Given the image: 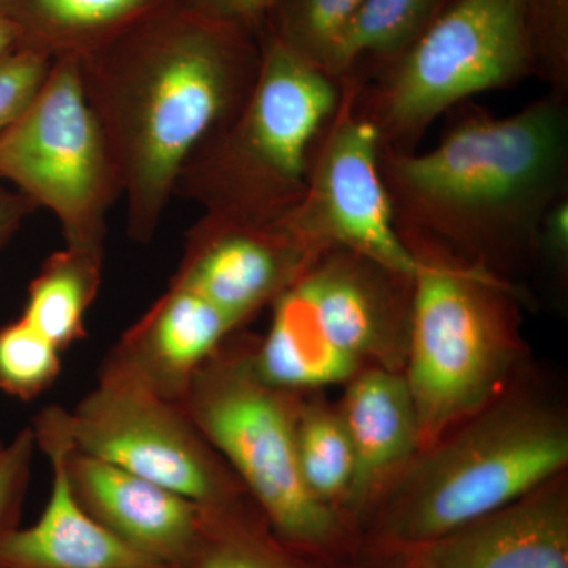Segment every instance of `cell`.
Instances as JSON below:
<instances>
[{
	"label": "cell",
	"instance_id": "obj_6",
	"mask_svg": "<svg viewBox=\"0 0 568 568\" xmlns=\"http://www.w3.org/2000/svg\"><path fill=\"white\" fill-rule=\"evenodd\" d=\"M244 328L227 336L197 369L183 409L276 536L347 568L361 538L310 493L298 469L295 425L304 395L261 377L253 362L256 336Z\"/></svg>",
	"mask_w": 568,
	"mask_h": 568
},
{
	"label": "cell",
	"instance_id": "obj_18",
	"mask_svg": "<svg viewBox=\"0 0 568 568\" xmlns=\"http://www.w3.org/2000/svg\"><path fill=\"white\" fill-rule=\"evenodd\" d=\"M178 0H0L18 47L52 59L88 54Z\"/></svg>",
	"mask_w": 568,
	"mask_h": 568
},
{
	"label": "cell",
	"instance_id": "obj_12",
	"mask_svg": "<svg viewBox=\"0 0 568 568\" xmlns=\"http://www.w3.org/2000/svg\"><path fill=\"white\" fill-rule=\"evenodd\" d=\"M324 253L287 222L254 223L204 213L186 234L170 283L203 295L245 327Z\"/></svg>",
	"mask_w": 568,
	"mask_h": 568
},
{
	"label": "cell",
	"instance_id": "obj_28",
	"mask_svg": "<svg viewBox=\"0 0 568 568\" xmlns=\"http://www.w3.org/2000/svg\"><path fill=\"white\" fill-rule=\"evenodd\" d=\"M537 260L545 261L559 284L568 275V196L556 201L541 219L537 234Z\"/></svg>",
	"mask_w": 568,
	"mask_h": 568
},
{
	"label": "cell",
	"instance_id": "obj_3",
	"mask_svg": "<svg viewBox=\"0 0 568 568\" xmlns=\"http://www.w3.org/2000/svg\"><path fill=\"white\" fill-rule=\"evenodd\" d=\"M566 473V407L525 373L418 452L377 504L361 540L402 544L439 537L503 510Z\"/></svg>",
	"mask_w": 568,
	"mask_h": 568
},
{
	"label": "cell",
	"instance_id": "obj_25",
	"mask_svg": "<svg viewBox=\"0 0 568 568\" xmlns=\"http://www.w3.org/2000/svg\"><path fill=\"white\" fill-rule=\"evenodd\" d=\"M537 78L568 99V0H521Z\"/></svg>",
	"mask_w": 568,
	"mask_h": 568
},
{
	"label": "cell",
	"instance_id": "obj_8",
	"mask_svg": "<svg viewBox=\"0 0 568 568\" xmlns=\"http://www.w3.org/2000/svg\"><path fill=\"white\" fill-rule=\"evenodd\" d=\"M530 77L537 69L521 0H455L396 58L345 82L381 148L410 152L440 115Z\"/></svg>",
	"mask_w": 568,
	"mask_h": 568
},
{
	"label": "cell",
	"instance_id": "obj_31",
	"mask_svg": "<svg viewBox=\"0 0 568 568\" xmlns=\"http://www.w3.org/2000/svg\"><path fill=\"white\" fill-rule=\"evenodd\" d=\"M18 47V36L13 26L0 14V55L6 54L11 48Z\"/></svg>",
	"mask_w": 568,
	"mask_h": 568
},
{
	"label": "cell",
	"instance_id": "obj_32",
	"mask_svg": "<svg viewBox=\"0 0 568 568\" xmlns=\"http://www.w3.org/2000/svg\"><path fill=\"white\" fill-rule=\"evenodd\" d=\"M3 446H6V443H3L2 439H0V450H2Z\"/></svg>",
	"mask_w": 568,
	"mask_h": 568
},
{
	"label": "cell",
	"instance_id": "obj_9",
	"mask_svg": "<svg viewBox=\"0 0 568 568\" xmlns=\"http://www.w3.org/2000/svg\"><path fill=\"white\" fill-rule=\"evenodd\" d=\"M0 179L58 219L65 246L104 256L122 186L77 58L55 59L31 106L0 132Z\"/></svg>",
	"mask_w": 568,
	"mask_h": 568
},
{
	"label": "cell",
	"instance_id": "obj_24",
	"mask_svg": "<svg viewBox=\"0 0 568 568\" xmlns=\"http://www.w3.org/2000/svg\"><path fill=\"white\" fill-rule=\"evenodd\" d=\"M62 351L24 317L0 325V392L32 402L54 386Z\"/></svg>",
	"mask_w": 568,
	"mask_h": 568
},
{
	"label": "cell",
	"instance_id": "obj_29",
	"mask_svg": "<svg viewBox=\"0 0 568 568\" xmlns=\"http://www.w3.org/2000/svg\"><path fill=\"white\" fill-rule=\"evenodd\" d=\"M185 2L220 20L234 22L261 39L276 0H185Z\"/></svg>",
	"mask_w": 568,
	"mask_h": 568
},
{
	"label": "cell",
	"instance_id": "obj_14",
	"mask_svg": "<svg viewBox=\"0 0 568 568\" xmlns=\"http://www.w3.org/2000/svg\"><path fill=\"white\" fill-rule=\"evenodd\" d=\"M32 429L37 448L50 462V497L33 525H20L2 538L0 568H170L115 537L71 493L69 410L47 407L33 418Z\"/></svg>",
	"mask_w": 568,
	"mask_h": 568
},
{
	"label": "cell",
	"instance_id": "obj_20",
	"mask_svg": "<svg viewBox=\"0 0 568 568\" xmlns=\"http://www.w3.org/2000/svg\"><path fill=\"white\" fill-rule=\"evenodd\" d=\"M104 256L65 246L52 253L28 286L21 316L67 351L85 338V315L103 280Z\"/></svg>",
	"mask_w": 568,
	"mask_h": 568
},
{
	"label": "cell",
	"instance_id": "obj_17",
	"mask_svg": "<svg viewBox=\"0 0 568 568\" xmlns=\"http://www.w3.org/2000/svg\"><path fill=\"white\" fill-rule=\"evenodd\" d=\"M67 478L81 507L126 545L170 568L193 547L200 504L73 447Z\"/></svg>",
	"mask_w": 568,
	"mask_h": 568
},
{
	"label": "cell",
	"instance_id": "obj_19",
	"mask_svg": "<svg viewBox=\"0 0 568 568\" xmlns=\"http://www.w3.org/2000/svg\"><path fill=\"white\" fill-rule=\"evenodd\" d=\"M200 507L193 547L179 568H342L276 536L248 495Z\"/></svg>",
	"mask_w": 568,
	"mask_h": 568
},
{
	"label": "cell",
	"instance_id": "obj_23",
	"mask_svg": "<svg viewBox=\"0 0 568 568\" xmlns=\"http://www.w3.org/2000/svg\"><path fill=\"white\" fill-rule=\"evenodd\" d=\"M365 0H276L261 37L327 71L339 40Z\"/></svg>",
	"mask_w": 568,
	"mask_h": 568
},
{
	"label": "cell",
	"instance_id": "obj_13",
	"mask_svg": "<svg viewBox=\"0 0 568 568\" xmlns=\"http://www.w3.org/2000/svg\"><path fill=\"white\" fill-rule=\"evenodd\" d=\"M347 568H568V473L439 537L358 540Z\"/></svg>",
	"mask_w": 568,
	"mask_h": 568
},
{
	"label": "cell",
	"instance_id": "obj_1",
	"mask_svg": "<svg viewBox=\"0 0 568 568\" xmlns=\"http://www.w3.org/2000/svg\"><path fill=\"white\" fill-rule=\"evenodd\" d=\"M261 39L178 0L78 59L82 92L106 138L126 233L149 244L190 156L244 106Z\"/></svg>",
	"mask_w": 568,
	"mask_h": 568
},
{
	"label": "cell",
	"instance_id": "obj_10",
	"mask_svg": "<svg viewBox=\"0 0 568 568\" xmlns=\"http://www.w3.org/2000/svg\"><path fill=\"white\" fill-rule=\"evenodd\" d=\"M73 447L200 506L246 496L244 485L182 405L100 366L97 386L69 410Z\"/></svg>",
	"mask_w": 568,
	"mask_h": 568
},
{
	"label": "cell",
	"instance_id": "obj_5",
	"mask_svg": "<svg viewBox=\"0 0 568 568\" xmlns=\"http://www.w3.org/2000/svg\"><path fill=\"white\" fill-rule=\"evenodd\" d=\"M260 74L244 106L190 156L174 196L204 213L254 223L284 222L304 197L313 149L345 84L261 37Z\"/></svg>",
	"mask_w": 568,
	"mask_h": 568
},
{
	"label": "cell",
	"instance_id": "obj_21",
	"mask_svg": "<svg viewBox=\"0 0 568 568\" xmlns=\"http://www.w3.org/2000/svg\"><path fill=\"white\" fill-rule=\"evenodd\" d=\"M455 0H365L334 52L328 73L364 81L416 41Z\"/></svg>",
	"mask_w": 568,
	"mask_h": 568
},
{
	"label": "cell",
	"instance_id": "obj_22",
	"mask_svg": "<svg viewBox=\"0 0 568 568\" xmlns=\"http://www.w3.org/2000/svg\"><path fill=\"white\" fill-rule=\"evenodd\" d=\"M295 448L306 488L347 525L354 452L338 403L328 402L323 392L302 398L295 425Z\"/></svg>",
	"mask_w": 568,
	"mask_h": 568
},
{
	"label": "cell",
	"instance_id": "obj_11",
	"mask_svg": "<svg viewBox=\"0 0 568 568\" xmlns=\"http://www.w3.org/2000/svg\"><path fill=\"white\" fill-rule=\"evenodd\" d=\"M345 95L317 138L301 204L284 222L327 252L345 248L413 276L414 257L399 237L379 170V133Z\"/></svg>",
	"mask_w": 568,
	"mask_h": 568
},
{
	"label": "cell",
	"instance_id": "obj_15",
	"mask_svg": "<svg viewBox=\"0 0 568 568\" xmlns=\"http://www.w3.org/2000/svg\"><path fill=\"white\" fill-rule=\"evenodd\" d=\"M241 327L203 295L168 283L166 291L104 357L103 366L182 405L194 375Z\"/></svg>",
	"mask_w": 568,
	"mask_h": 568
},
{
	"label": "cell",
	"instance_id": "obj_16",
	"mask_svg": "<svg viewBox=\"0 0 568 568\" xmlns=\"http://www.w3.org/2000/svg\"><path fill=\"white\" fill-rule=\"evenodd\" d=\"M336 403L354 452L346 521L361 538L377 504L420 452V426L403 372L365 369L343 386Z\"/></svg>",
	"mask_w": 568,
	"mask_h": 568
},
{
	"label": "cell",
	"instance_id": "obj_26",
	"mask_svg": "<svg viewBox=\"0 0 568 568\" xmlns=\"http://www.w3.org/2000/svg\"><path fill=\"white\" fill-rule=\"evenodd\" d=\"M52 63L51 55L28 47H14L0 55V132L31 106Z\"/></svg>",
	"mask_w": 568,
	"mask_h": 568
},
{
	"label": "cell",
	"instance_id": "obj_2",
	"mask_svg": "<svg viewBox=\"0 0 568 568\" xmlns=\"http://www.w3.org/2000/svg\"><path fill=\"white\" fill-rule=\"evenodd\" d=\"M379 170L398 230L515 282L568 196V99L548 92L508 115L469 104L429 151L379 148Z\"/></svg>",
	"mask_w": 568,
	"mask_h": 568
},
{
	"label": "cell",
	"instance_id": "obj_4",
	"mask_svg": "<svg viewBox=\"0 0 568 568\" xmlns=\"http://www.w3.org/2000/svg\"><path fill=\"white\" fill-rule=\"evenodd\" d=\"M414 257L405 373L420 426V452L489 405L528 373L525 293L410 230Z\"/></svg>",
	"mask_w": 568,
	"mask_h": 568
},
{
	"label": "cell",
	"instance_id": "obj_30",
	"mask_svg": "<svg viewBox=\"0 0 568 568\" xmlns=\"http://www.w3.org/2000/svg\"><path fill=\"white\" fill-rule=\"evenodd\" d=\"M37 207L20 192L0 183V254Z\"/></svg>",
	"mask_w": 568,
	"mask_h": 568
},
{
	"label": "cell",
	"instance_id": "obj_7",
	"mask_svg": "<svg viewBox=\"0 0 568 568\" xmlns=\"http://www.w3.org/2000/svg\"><path fill=\"white\" fill-rule=\"evenodd\" d=\"M413 276L345 248L327 250L268 306L253 362L272 386L315 394L369 368L403 372Z\"/></svg>",
	"mask_w": 568,
	"mask_h": 568
},
{
	"label": "cell",
	"instance_id": "obj_27",
	"mask_svg": "<svg viewBox=\"0 0 568 568\" xmlns=\"http://www.w3.org/2000/svg\"><path fill=\"white\" fill-rule=\"evenodd\" d=\"M36 450L32 426L22 428L0 450V541L20 526Z\"/></svg>",
	"mask_w": 568,
	"mask_h": 568
}]
</instances>
